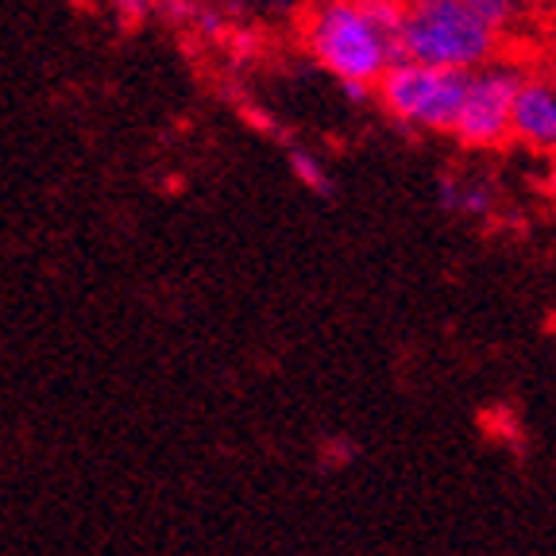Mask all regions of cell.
Masks as SVG:
<instances>
[{
  "instance_id": "6da1fadb",
  "label": "cell",
  "mask_w": 556,
  "mask_h": 556,
  "mask_svg": "<svg viewBox=\"0 0 556 556\" xmlns=\"http://www.w3.org/2000/svg\"><path fill=\"white\" fill-rule=\"evenodd\" d=\"M402 0H313L302 16V47L340 89H375L399 62Z\"/></svg>"
},
{
  "instance_id": "7a4b0ae2",
  "label": "cell",
  "mask_w": 556,
  "mask_h": 556,
  "mask_svg": "<svg viewBox=\"0 0 556 556\" xmlns=\"http://www.w3.org/2000/svg\"><path fill=\"white\" fill-rule=\"evenodd\" d=\"M506 31L468 0H402L399 59L471 74L503 54Z\"/></svg>"
},
{
  "instance_id": "3957f363",
  "label": "cell",
  "mask_w": 556,
  "mask_h": 556,
  "mask_svg": "<svg viewBox=\"0 0 556 556\" xmlns=\"http://www.w3.org/2000/svg\"><path fill=\"white\" fill-rule=\"evenodd\" d=\"M464 78L468 74H452V70L399 59L375 81L371 97L382 104V113L391 116L394 124H402V128L448 136L464 97Z\"/></svg>"
},
{
  "instance_id": "277c9868",
  "label": "cell",
  "mask_w": 556,
  "mask_h": 556,
  "mask_svg": "<svg viewBox=\"0 0 556 556\" xmlns=\"http://www.w3.org/2000/svg\"><path fill=\"white\" fill-rule=\"evenodd\" d=\"M518 81L521 70L506 66L503 59L471 70L468 78H464V97L448 136H456V143L468 151H495L503 143H510V116Z\"/></svg>"
},
{
  "instance_id": "5b68a950",
  "label": "cell",
  "mask_w": 556,
  "mask_h": 556,
  "mask_svg": "<svg viewBox=\"0 0 556 556\" xmlns=\"http://www.w3.org/2000/svg\"><path fill=\"white\" fill-rule=\"evenodd\" d=\"M510 139L521 148L556 155V78L553 74H521L514 93Z\"/></svg>"
},
{
  "instance_id": "8992f818",
  "label": "cell",
  "mask_w": 556,
  "mask_h": 556,
  "mask_svg": "<svg viewBox=\"0 0 556 556\" xmlns=\"http://www.w3.org/2000/svg\"><path fill=\"white\" fill-rule=\"evenodd\" d=\"M441 205L448 208V213H456V217H486V213L495 208V198H491V190H486L483 182H476V178H464V182L444 178Z\"/></svg>"
},
{
  "instance_id": "52a82bcc",
  "label": "cell",
  "mask_w": 556,
  "mask_h": 556,
  "mask_svg": "<svg viewBox=\"0 0 556 556\" xmlns=\"http://www.w3.org/2000/svg\"><path fill=\"white\" fill-rule=\"evenodd\" d=\"M287 166H290V174H294L298 186H305V190L317 193V198H332V174H329V166H325L321 159L313 155V151L290 148L287 151Z\"/></svg>"
},
{
  "instance_id": "ba28073f",
  "label": "cell",
  "mask_w": 556,
  "mask_h": 556,
  "mask_svg": "<svg viewBox=\"0 0 556 556\" xmlns=\"http://www.w3.org/2000/svg\"><path fill=\"white\" fill-rule=\"evenodd\" d=\"M468 4L476 12H483L491 24L503 27V31L510 35L521 20H530V12H533V4H538V0H468Z\"/></svg>"
},
{
  "instance_id": "9c48e42d",
  "label": "cell",
  "mask_w": 556,
  "mask_h": 556,
  "mask_svg": "<svg viewBox=\"0 0 556 556\" xmlns=\"http://www.w3.org/2000/svg\"><path fill=\"white\" fill-rule=\"evenodd\" d=\"M113 12L124 31H136V27H143L155 16V4H151V0H113Z\"/></svg>"
},
{
  "instance_id": "30bf717a",
  "label": "cell",
  "mask_w": 556,
  "mask_h": 556,
  "mask_svg": "<svg viewBox=\"0 0 556 556\" xmlns=\"http://www.w3.org/2000/svg\"><path fill=\"white\" fill-rule=\"evenodd\" d=\"M548 193L556 198V170H553V178H548Z\"/></svg>"
}]
</instances>
